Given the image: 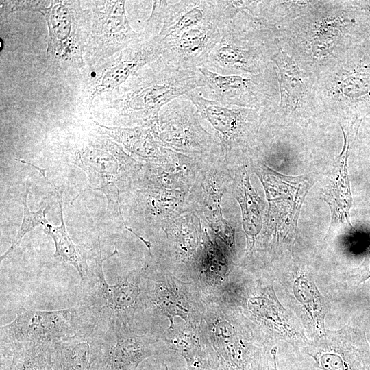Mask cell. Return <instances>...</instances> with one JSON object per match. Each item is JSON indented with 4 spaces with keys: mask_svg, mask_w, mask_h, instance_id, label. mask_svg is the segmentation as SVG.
Returning a JSON list of instances; mask_svg holds the SVG:
<instances>
[{
    "mask_svg": "<svg viewBox=\"0 0 370 370\" xmlns=\"http://www.w3.org/2000/svg\"><path fill=\"white\" fill-rule=\"evenodd\" d=\"M204 86V76L198 69H180L160 56L108 94L103 108L112 110L116 127L148 125L158 118L163 106Z\"/></svg>",
    "mask_w": 370,
    "mask_h": 370,
    "instance_id": "6da1fadb",
    "label": "cell"
},
{
    "mask_svg": "<svg viewBox=\"0 0 370 370\" xmlns=\"http://www.w3.org/2000/svg\"><path fill=\"white\" fill-rule=\"evenodd\" d=\"M59 148L65 158L87 174L90 188L106 195L108 206L111 204L121 212V195L132 188L143 163L100 132L66 138L59 143Z\"/></svg>",
    "mask_w": 370,
    "mask_h": 370,
    "instance_id": "7a4b0ae2",
    "label": "cell"
},
{
    "mask_svg": "<svg viewBox=\"0 0 370 370\" xmlns=\"http://www.w3.org/2000/svg\"><path fill=\"white\" fill-rule=\"evenodd\" d=\"M46 21V63L53 74L69 73L86 66V46L92 14L88 1L51 0L40 12Z\"/></svg>",
    "mask_w": 370,
    "mask_h": 370,
    "instance_id": "3957f363",
    "label": "cell"
},
{
    "mask_svg": "<svg viewBox=\"0 0 370 370\" xmlns=\"http://www.w3.org/2000/svg\"><path fill=\"white\" fill-rule=\"evenodd\" d=\"M249 164L260 179L268 201L262 238L266 241L271 239L273 244H293L302 204L314 182L312 176L284 175L253 157Z\"/></svg>",
    "mask_w": 370,
    "mask_h": 370,
    "instance_id": "277c9868",
    "label": "cell"
},
{
    "mask_svg": "<svg viewBox=\"0 0 370 370\" xmlns=\"http://www.w3.org/2000/svg\"><path fill=\"white\" fill-rule=\"evenodd\" d=\"M99 322L91 308L82 301L75 306L56 310L19 308L16 318L1 327V351L34 343H52L75 335Z\"/></svg>",
    "mask_w": 370,
    "mask_h": 370,
    "instance_id": "5b68a950",
    "label": "cell"
},
{
    "mask_svg": "<svg viewBox=\"0 0 370 370\" xmlns=\"http://www.w3.org/2000/svg\"><path fill=\"white\" fill-rule=\"evenodd\" d=\"M196 106L185 95L160 110L149 126L157 140L173 151L199 160L223 156L221 145L202 125Z\"/></svg>",
    "mask_w": 370,
    "mask_h": 370,
    "instance_id": "8992f818",
    "label": "cell"
},
{
    "mask_svg": "<svg viewBox=\"0 0 370 370\" xmlns=\"http://www.w3.org/2000/svg\"><path fill=\"white\" fill-rule=\"evenodd\" d=\"M242 12L222 29L219 42L211 50L205 67L220 75L255 73L264 68L269 48L266 33Z\"/></svg>",
    "mask_w": 370,
    "mask_h": 370,
    "instance_id": "52a82bcc",
    "label": "cell"
},
{
    "mask_svg": "<svg viewBox=\"0 0 370 370\" xmlns=\"http://www.w3.org/2000/svg\"><path fill=\"white\" fill-rule=\"evenodd\" d=\"M213 129L227 164L250 156L256 145L263 115L257 109L224 106L203 97L198 89L185 95Z\"/></svg>",
    "mask_w": 370,
    "mask_h": 370,
    "instance_id": "ba28073f",
    "label": "cell"
},
{
    "mask_svg": "<svg viewBox=\"0 0 370 370\" xmlns=\"http://www.w3.org/2000/svg\"><path fill=\"white\" fill-rule=\"evenodd\" d=\"M126 2L88 1L92 18L84 60L89 69L99 67L130 45L146 39L143 32H136L132 27Z\"/></svg>",
    "mask_w": 370,
    "mask_h": 370,
    "instance_id": "9c48e42d",
    "label": "cell"
},
{
    "mask_svg": "<svg viewBox=\"0 0 370 370\" xmlns=\"http://www.w3.org/2000/svg\"><path fill=\"white\" fill-rule=\"evenodd\" d=\"M299 351L301 367L317 370H370V346L365 334L352 327L325 330Z\"/></svg>",
    "mask_w": 370,
    "mask_h": 370,
    "instance_id": "30bf717a",
    "label": "cell"
},
{
    "mask_svg": "<svg viewBox=\"0 0 370 370\" xmlns=\"http://www.w3.org/2000/svg\"><path fill=\"white\" fill-rule=\"evenodd\" d=\"M118 253L116 247L110 255L103 258L100 244L91 259L90 275L83 286L85 295L81 301L87 304L104 324L123 323L127 315L132 313L142 291L137 282L130 281L131 273L114 284H108L103 263Z\"/></svg>",
    "mask_w": 370,
    "mask_h": 370,
    "instance_id": "8fae6325",
    "label": "cell"
},
{
    "mask_svg": "<svg viewBox=\"0 0 370 370\" xmlns=\"http://www.w3.org/2000/svg\"><path fill=\"white\" fill-rule=\"evenodd\" d=\"M223 156L203 160L196 181L188 193L191 208L218 236L224 238L233 227L223 217L222 201L232 180Z\"/></svg>",
    "mask_w": 370,
    "mask_h": 370,
    "instance_id": "7c38bea8",
    "label": "cell"
},
{
    "mask_svg": "<svg viewBox=\"0 0 370 370\" xmlns=\"http://www.w3.org/2000/svg\"><path fill=\"white\" fill-rule=\"evenodd\" d=\"M160 54L161 41L153 37L134 43L99 67L89 69L90 77L85 87V101L89 110L97 97L116 91Z\"/></svg>",
    "mask_w": 370,
    "mask_h": 370,
    "instance_id": "4fadbf2b",
    "label": "cell"
},
{
    "mask_svg": "<svg viewBox=\"0 0 370 370\" xmlns=\"http://www.w3.org/2000/svg\"><path fill=\"white\" fill-rule=\"evenodd\" d=\"M361 119H356L346 130L341 127L343 145L341 153L328 170L321 191V197L330 207L331 221L327 237L349 231L352 196L348 173L347 160L357 136Z\"/></svg>",
    "mask_w": 370,
    "mask_h": 370,
    "instance_id": "5bb4252c",
    "label": "cell"
},
{
    "mask_svg": "<svg viewBox=\"0 0 370 370\" xmlns=\"http://www.w3.org/2000/svg\"><path fill=\"white\" fill-rule=\"evenodd\" d=\"M152 354L147 338L129 332L123 323H99L90 370H136Z\"/></svg>",
    "mask_w": 370,
    "mask_h": 370,
    "instance_id": "9a60e30c",
    "label": "cell"
},
{
    "mask_svg": "<svg viewBox=\"0 0 370 370\" xmlns=\"http://www.w3.org/2000/svg\"><path fill=\"white\" fill-rule=\"evenodd\" d=\"M152 2V10L143 32L146 39L156 37L162 41L214 19L213 0Z\"/></svg>",
    "mask_w": 370,
    "mask_h": 370,
    "instance_id": "2e32d148",
    "label": "cell"
},
{
    "mask_svg": "<svg viewBox=\"0 0 370 370\" xmlns=\"http://www.w3.org/2000/svg\"><path fill=\"white\" fill-rule=\"evenodd\" d=\"M203 75L205 86L199 88L206 99L224 106L251 107L264 105L269 98V76L220 75L205 66L198 69Z\"/></svg>",
    "mask_w": 370,
    "mask_h": 370,
    "instance_id": "e0dca14e",
    "label": "cell"
},
{
    "mask_svg": "<svg viewBox=\"0 0 370 370\" xmlns=\"http://www.w3.org/2000/svg\"><path fill=\"white\" fill-rule=\"evenodd\" d=\"M222 29L214 21L199 25L161 41L160 56L182 69L204 66L211 50L219 42Z\"/></svg>",
    "mask_w": 370,
    "mask_h": 370,
    "instance_id": "ac0fdd59",
    "label": "cell"
},
{
    "mask_svg": "<svg viewBox=\"0 0 370 370\" xmlns=\"http://www.w3.org/2000/svg\"><path fill=\"white\" fill-rule=\"evenodd\" d=\"M127 193L132 195L131 206L135 216L162 232L176 218L193 212L186 193L134 184Z\"/></svg>",
    "mask_w": 370,
    "mask_h": 370,
    "instance_id": "d6986e66",
    "label": "cell"
},
{
    "mask_svg": "<svg viewBox=\"0 0 370 370\" xmlns=\"http://www.w3.org/2000/svg\"><path fill=\"white\" fill-rule=\"evenodd\" d=\"M249 158L250 157L242 158L227 164L232 177L227 193L232 195L239 204L247 249L251 252L256 240L262 232L267 208L264 201L251 184Z\"/></svg>",
    "mask_w": 370,
    "mask_h": 370,
    "instance_id": "ffe728a7",
    "label": "cell"
},
{
    "mask_svg": "<svg viewBox=\"0 0 370 370\" xmlns=\"http://www.w3.org/2000/svg\"><path fill=\"white\" fill-rule=\"evenodd\" d=\"M97 130L119 144L136 160L143 164H162L176 160L180 153L162 146L147 125L132 127L106 126L94 121Z\"/></svg>",
    "mask_w": 370,
    "mask_h": 370,
    "instance_id": "44dd1931",
    "label": "cell"
},
{
    "mask_svg": "<svg viewBox=\"0 0 370 370\" xmlns=\"http://www.w3.org/2000/svg\"><path fill=\"white\" fill-rule=\"evenodd\" d=\"M202 162V160L180 153L171 162L143 164L133 184L188 193L196 181Z\"/></svg>",
    "mask_w": 370,
    "mask_h": 370,
    "instance_id": "7402d4cb",
    "label": "cell"
},
{
    "mask_svg": "<svg viewBox=\"0 0 370 370\" xmlns=\"http://www.w3.org/2000/svg\"><path fill=\"white\" fill-rule=\"evenodd\" d=\"M98 336L97 323L75 335L54 341L57 370H90Z\"/></svg>",
    "mask_w": 370,
    "mask_h": 370,
    "instance_id": "603a6c76",
    "label": "cell"
},
{
    "mask_svg": "<svg viewBox=\"0 0 370 370\" xmlns=\"http://www.w3.org/2000/svg\"><path fill=\"white\" fill-rule=\"evenodd\" d=\"M55 190L58 197L61 224L59 226H53L48 223L43 226V230L53 240L56 249L54 257L74 267L81 278L82 284H84L90 275L91 267L88 262L93 255L95 244L92 247L88 248L86 245H76L73 242L67 232L63 218L62 196L58 193L56 188Z\"/></svg>",
    "mask_w": 370,
    "mask_h": 370,
    "instance_id": "cb8c5ba5",
    "label": "cell"
},
{
    "mask_svg": "<svg viewBox=\"0 0 370 370\" xmlns=\"http://www.w3.org/2000/svg\"><path fill=\"white\" fill-rule=\"evenodd\" d=\"M293 291L302 305L317 332V336L325 333L324 320L329 310L328 300L321 294L315 283L306 273L298 275L293 282Z\"/></svg>",
    "mask_w": 370,
    "mask_h": 370,
    "instance_id": "d4e9b609",
    "label": "cell"
},
{
    "mask_svg": "<svg viewBox=\"0 0 370 370\" xmlns=\"http://www.w3.org/2000/svg\"><path fill=\"white\" fill-rule=\"evenodd\" d=\"M53 343L28 344L12 349L9 370H57Z\"/></svg>",
    "mask_w": 370,
    "mask_h": 370,
    "instance_id": "484cf974",
    "label": "cell"
},
{
    "mask_svg": "<svg viewBox=\"0 0 370 370\" xmlns=\"http://www.w3.org/2000/svg\"><path fill=\"white\" fill-rule=\"evenodd\" d=\"M29 184H26L25 192L23 196V217L21 227L13 240L10 247L7 251L1 256V261L8 256L14 249L19 245L23 237L29 232L32 231L35 227L40 225H45L49 222L46 219V213L49 208V205L41 207L36 212H32L27 204V197L29 193Z\"/></svg>",
    "mask_w": 370,
    "mask_h": 370,
    "instance_id": "4316f807",
    "label": "cell"
},
{
    "mask_svg": "<svg viewBox=\"0 0 370 370\" xmlns=\"http://www.w3.org/2000/svg\"><path fill=\"white\" fill-rule=\"evenodd\" d=\"M51 3V1H0L1 19L6 20L10 14L16 12H41Z\"/></svg>",
    "mask_w": 370,
    "mask_h": 370,
    "instance_id": "83f0119b",
    "label": "cell"
},
{
    "mask_svg": "<svg viewBox=\"0 0 370 370\" xmlns=\"http://www.w3.org/2000/svg\"><path fill=\"white\" fill-rule=\"evenodd\" d=\"M362 267V271L365 272V278H368L370 277V256L367 258L361 266Z\"/></svg>",
    "mask_w": 370,
    "mask_h": 370,
    "instance_id": "f1b7e54d",
    "label": "cell"
},
{
    "mask_svg": "<svg viewBox=\"0 0 370 370\" xmlns=\"http://www.w3.org/2000/svg\"><path fill=\"white\" fill-rule=\"evenodd\" d=\"M362 8L370 14V1L362 2Z\"/></svg>",
    "mask_w": 370,
    "mask_h": 370,
    "instance_id": "f546056e",
    "label": "cell"
},
{
    "mask_svg": "<svg viewBox=\"0 0 370 370\" xmlns=\"http://www.w3.org/2000/svg\"><path fill=\"white\" fill-rule=\"evenodd\" d=\"M273 370H278V367H277V362H276V363H275V367H274V369H273Z\"/></svg>",
    "mask_w": 370,
    "mask_h": 370,
    "instance_id": "4dcf8cb0",
    "label": "cell"
}]
</instances>
